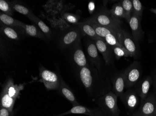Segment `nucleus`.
<instances>
[{"mask_svg":"<svg viewBox=\"0 0 156 116\" xmlns=\"http://www.w3.org/2000/svg\"><path fill=\"white\" fill-rule=\"evenodd\" d=\"M78 76L89 96L97 99L112 90L109 78L92 65L89 64L78 70Z\"/></svg>","mask_w":156,"mask_h":116,"instance_id":"nucleus-1","label":"nucleus"},{"mask_svg":"<svg viewBox=\"0 0 156 116\" xmlns=\"http://www.w3.org/2000/svg\"><path fill=\"white\" fill-rule=\"evenodd\" d=\"M23 88V85L15 84L12 78L7 79L1 93V107L6 108L12 113L16 100Z\"/></svg>","mask_w":156,"mask_h":116,"instance_id":"nucleus-2","label":"nucleus"},{"mask_svg":"<svg viewBox=\"0 0 156 116\" xmlns=\"http://www.w3.org/2000/svg\"><path fill=\"white\" fill-rule=\"evenodd\" d=\"M87 20L96 25L112 29L121 28L122 24L121 20L112 16L109 10L106 8L99 10Z\"/></svg>","mask_w":156,"mask_h":116,"instance_id":"nucleus-3","label":"nucleus"},{"mask_svg":"<svg viewBox=\"0 0 156 116\" xmlns=\"http://www.w3.org/2000/svg\"><path fill=\"white\" fill-rule=\"evenodd\" d=\"M118 97L112 91L97 98L96 103L107 116H119L120 110L117 105Z\"/></svg>","mask_w":156,"mask_h":116,"instance_id":"nucleus-4","label":"nucleus"},{"mask_svg":"<svg viewBox=\"0 0 156 116\" xmlns=\"http://www.w3.org/2000/svg\"><path fill=\"white\" fill-rule=\"evenodd\" d=\"M117 38L123 48L128 51L131 57L137 59L139 55L138 43L134 41L133 37L122 28L115 29Z\"/></svg>","mask_w":156,"mask_h":116,"instance_id":"nucleus-5","label":"nucleus"},{"mask_svg":"<svg viewBox=\"0 0 156 116\" xmlns=\"http://www.w3.org/2000/svg\"><path fill=\"white\" fill-rule=\"evenodd\" d=\"M125 78V88H131L140 81L142 75L141 64L137 61H134L123 71Z\"/></svg>","mask_w":156,"mask_h":116,"instance_id":"nucleus-6","label":"nucleus"},{"mask_svg":"<svg viewBox=\"0 0 156 116\" xmlns=\"http://www.w3.org/2000/svg\"><path fill=\"white\" fill-rule=\"evenodd\" d=\"M87 21L91 23V25L94 28L97 35L100 38L104 40L108 44L110 45L111 47L118 46V47L124 48L119 42L116 33L115 31V29L101 27V26L96 25L95 23L90 22L87 20Z\"/></svg>","mask_w":156,"mask_h":116,"instance_id":"nucleus-7","label":"nucleus"},{"mask_svg":"<svg viewBox=\"0 0 156 116\" xmlns=\"http://www.w3.org/2000/svg\"><path fill=\"white\" fill-rule=\"evenodd\" d=\"M133 116H156V96L153 93L149 94L142 102Z\"/></svg>","mask_w":156,"mask_h":116,"instance_id":"nucleus-8","label":"nucleus"},{"mask_svg":"<svg viewBox=\"0 0 156 116\" xmlns=\"http://www.w3.org/2000/svg\"><path fill=\"white\" fill-rule=\"evenodd\" d=\"M83 36L79 28L76 25L63 35L60 39L59 46L62 49L72 48Z\"/></svg>","mask_w":156,"mask_h":116,"instance_id":"nucleus-9","label":"nucleus"},{"mask_svg":"<svg viewBox=\"0 0 156 116\" xmlns=\"http://www.w3.org/2000/svg\"><path fill=\"white\" fill-rule=\"evenodd\" d=\"M40 77L46 88L48 90H58L61 85V80L53 71L43 68L40 72Z\"/></svg>","mask_w":156,"mask_h":116,"instance_id":"nucleus-10","label":"nucleus"},{"mask_svg":"<svg viewBox=\"0 0 156 116\" xmlns=\"http://www.w3.org/2000/svg\"><path fill=\"white\" fill-rule=\"evenodd\" d=\"M94 41L95 42L98 51L103 56L105 65L107 66H111L114 64L115 58L113 53L112 47L100 38Z\"/></svg>","mask_w":156,"mask_h":116,"instance_id":"nucleus-11","label":"nucleus"},{"mask_svg":"<svg viewBox=\"0 0 156 116\" xmlns=\"http://www.w3.org/2000/svg\"><path fill=\"white\" fill-rule=\"evenodd\" d=\"M86 51L89 60V63L93 65L99 72L102 70V61L99 56L98 49L94 41L87 40L86 43Z\"/></svg>","mask_w":156,"mask_h":116,"instance_id":"nucleus-12","label":"nucleus"},{"mask_svg":"<svg viewBox=\"0 0 156 116\" xmlns=\"http://www.w3.org/2000/svg\"><path fill=\"white\" fill-rule=\"evenodd\" d=\"M73 61L78 70L89 64L87 61L81 45V40L78 41L72 48Z\"/></svg>","mask_w":156,"mask_h":116,"instance_id":"nucleus-13","label":"nucleus"},{"mask_svg":"<svg viewBox=\"0 0 156 116\" xmlns=\"http://www.w3.org/2000/svg\"><path fill=\"white\" fill-rule=\"evenodd\" d=\"M139 96L135 90L129 89L120 97L125 107L130 111L135 110L139 102Z\"/></svg>","mask_w":156,"mask_h":116,"instance_id":"nucleus-14","label":"nucleus"},{"mask_svg":"<svg viewBox=\"0 0 156 116\" xmlns=\"http://www.w3.org/2000/svg\"><path fill=\"white\" fill-rule=\"evenodd\" d=\"M71 114H84L89 116H107L99 108L91 109L80 105L73 106L71 109L68 111L61 113L57 116H63Z\"/></svg>","mask_w":156,"mask_h":116,"instance_id":"nucleus-15","label":"nucleus"},{"mask_svg":"<svg viewBox=\"0 0 156 116\" xmlns=\"http://www.w3.org/2000/svg\"><path fill=\"white\" fill-rule=\"evenodd\" d=\"M141 20L142 18L133 14L128 22L131 29L132 37L137 43L142 40L144 34L142 28Z\"/></svg>","mask_w":156,"mask_h":116,"instance_id":"nucleus-16","label":"nucleus"},{"mask_svg":"<svg viewBox=\"0 0 156 116\" xmlns=\"http://www.w3.org/2000/svg\"><path fill=\"white\" fill-rule=\"evenodd\" d=\"M152 84V79L151 77L147 76L140 79L135 85V90L141 98V102L144 101L148 96Z\"/></svg>","mask_w":156,"mask_h":116,"instance_id":"nucleus-17","label":"nucleus"},{"mask_svg":"<svg viewBox=\"0 0 156 116\" xmlns=\"http://www.w3.org/2000/svg\"><path fill=\"white\" fill-rule=\"evenodd\" d=\"M112 91L118 97H120L124 93L125 88V78L123 71L115 74L112 78Z\"/></svg>","mask_w":156,"mask_h":116,"instance_id":"nucleus-18","label":"nucleus"},{"mask_svg":"<svg viewBox=\"0 0 156 116\" xmlns=\"http://www.w3.org/2000/svg\"><path fill=\"white\" fill-rule=\"evenodd\" d=\"M20 31L23 34L31 37H36L45 41L48 40L39 28L35 25H28L23 23L20 28Z\"/></svg>","mask_w":156,"mask_h":116,"instance_id":"nucleus-19","label":"nucleus"},{"mask_svg":"<svg viewBox=\"0 0 156 116\" xmlns=\"http://www.w3.org/2000/svg\"><path fill=\"white\" fill-rule=\"evenodd\" d=\"M83 36H87L89 39L94 41L100 37L97 35L94 28L87 20L77 24Z\"/></svg>","mask_w":156,"mask_h":116,"instance_id":"nucleus-20","label":"nucleus"},{"mask_svg":"<svg viewBox=\"0 0 156 116\" xmlns=\"http://www.w3.org/2000/svg\"><path fill=\"white\" fill-rule=\"evenodd\" d=\"M0 21L2 24L16 28L19 30H20V28L23 24V22H21L20 21L14 19L11 16L2 13H1L0 14Z\"/></svg>","mask_w":156,"mask_h":116,"instance_id":"nucleus-21","label":"nucleus"},{"mask_svg":"<svg viewBox=\"0 0 156 116\" xmlns=\"http://www.w3.org/2000/svg\"><path fill=\"white\" fill-rule=\"evenodd\" d=\"M10 3L14 11L22 14L23 15H26L30 21L33 22L36 15H34V14L30 9L28 8L24 5L20 4L17 2H10Z\"/></svg>","mask_w":156,"mask_h":116,"instance_id":"nucleus-22","label":"nucleus"},{"mask_svg":"<svg viewBox=\"0 0 156 116\" xmlns=\"http://www.w3.org/2000/svg\"><path fill=\"white\" fill-rule=\"evenodd\" d=\"M59 90L61 91V92L63 95L73 105V106L80 105L79 104L76 100L74 93L69 88V87L65 83L62 79L61 80V85H60Z\"/></svg>","mask_w":156,"mask_h":116,"instance_id":"nucleus-23","label":"nucleus"},{"mask_svg":"<svg viewBox=\"0 0 156 116\" xmlns=\"http://www.w3.org/2000/svg\"><path fill=\"white\" fill-rule=\"evenodd\" d=\"M14 28L1 24V32L3 35L11 40H18L20 38V35Z\"/></svg>","mask_w":156,"mask_h":116,"instance_id":"nucleus-24","label":"nucleus"},{"mask_svg":"<svg viewBox=\"0 0 156 116\" xmlns=\"http://www.w3.org/2000/svg\"><path fill=\"white\" fill-rule=\"evenodd\" d=\"M109 12L112 16H114L115 18L118 19L125 18V13H124V9L122 5L121 2H117L114 4L112 6V8L109 10Z\"/></svg>","mask_w":156,"mask_h":116,"instance_id":"nucleus-25","label":"nucleus"},{"mask_svg":"<svg viewBox=\"0 0 156 116\" xmlns=\"http://www.w3.org/2000/svg\"><path fill=\"white\" fill-rule=\"evenodd\" d=\"M33 22L35 23L37 26L38 27L43 33H44L47 39H50L51 37V31L48 26L46 25L45 23L42 20L35 16Z\"/></svg>","mask_w":156,"mask_h":116,"instance_id":"nucleus-26","label":"nucleus"},{"mask_svg":"<svg viewBox=\"0 0 156 116\" xmlns=\"http://www.w3.org/2000/svg\"><path fill=\"white\" fill-rule=\"evenodd\" d=\"M124 9L125 18L128 22L133 13V5L131 0H122L120 1Z\"/></svg>","mask_w":156,"mask_h":116,"instance_id":"nucleus-27","label":"nucleus"},{"mask_svg":"<svg viewBox=\"0 0 156 116\" xmlns=\"http://www.w3.org/2000/svg\"><path fill=\"white\" fill-rule=\"evenodd\" d=\"M112 48L115 57L117 61L120 60L122 57H131L130 54L124 48L118 46H114L112 47Z\"/></svg>","mask_w":156,"mask_h":116,"instance_id":"nucleus-28","label":"nucleus"},{"mask_svg":"<svg viewBox=\"0 0 156 116\" xmlns=\"http://www.w3.org/2000/svg\"><path fill=\"white\" fill-rule=\"evenodd\" d=\"M132 2L133 5V14L142 18L144 9V7L142 3L139 0H132Z\"/></svg>","mask_w":156,"mask_h":116,"instance_id":"nucleus-29","label":"nucleus"},{"mask_svg":"<svg viewBox=\"0 0 156 116\" xmlns=\"http://www.w3.org/2000/svg\"><path fill=\"white\" fill-rule=\"evenodd\" d=\"M0 10L3 14H6L9 16L13 15L14 11L11 7L10 2L4 0L0 1Z\"/></svg>","mask_w":156,"mask_h":116,"instance_id":"nucleus-30","label":"nucleus"},{"mask_svg":"<svg viewBox=\"0 0 156 116\" xmlns=\"http://www.w3.org/2000/svg\"><path fill=\"white\" fill-rule=\"evenodd\" d=\"M63 19L67 23L77 25L79 23L80 16L71 13H66L63 14Z\"/></svg>","mask_w":156,"mask_h":116,"instance_id":"nucleus-31","label":"nucleus"},{"mask_svg":"<svg viewBox=\"0 0 156 116\" xmlns=\"http://www.w3.org/2000/svg\"><path fill=\"white\" fill-rule=\"evenodd\" d=\"M12 113L6 108L1 107L0 116H11Z\"/></svg>","mask_w":156,"mask_h":116,"instance_id":"nucleus-32","label":"nucleus"},{"mask_svg":"<svg viewBox=\"0 0 156 116\" xmlns=\"http://www.w3.org/2000/svg\"><path fill=\"white\" fill-rule=\"evenodd\" d=\"M94 9H95V4L93 2H90L88 4V10L90 14L93 13Z\"/></svg>","mask_w":156,"mask_h":116,"instance_id":"nucleus-33","label":"nucleus"},{"mask_svg":"<svg viewBox=\"0 0 156 116\" xmlns=\"http://www.w3.org/2000/svg\"><path fill=\"white\" fill-rule=\"evenodd\" d=\"M150 11L151 12V13H153L156 15V8H151L150 9Z\"/></svg>","mask_w":156,"mask_h":116,"instance_id":"nucleus-34","label":"nucleus"},{"mask_svg":"<svg viewBox=\"0 0 156 116\" xmlns=\"http://www.w3.org/2000/svg\"><path fill=\"white\" fill-rule=\"evenodd\" d=\"M154 86H155V88H156V74H155V78H154Z\"/></svg>","mask_w":156,"mask_h":116,"instance_id":"nucleus-35","label":"nucleus"},{"mask_svg":"<svg viewBox=\"0 0 156 116\" xmlns=\"http://www.w3.org/2000/svg\"><path fill=\"white\" fill-rule=\"evenodd\" d=\"M155 95H156V94H155Z\"/></svg>","mask_w":156,"mask_h":116,"instance_id":"nucleus-36","label":"nucleus"},{"mask_svg":"<svg viewBox=\"0 0 156 116\" xmlns=\"http://www.w3.org/2000/svg\"></svg>","mask_w":156,"mask_h":116,"instance_id":"nucleus-37","label":"nucleus"}]
</instances>
